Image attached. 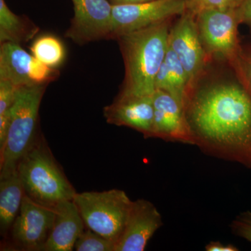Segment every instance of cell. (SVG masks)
Instances as JSON below:
<instances>
[{
	"label": "cell",
	"mask_w": 251,
	"mask_h": 251,
	"mask_svg": "<svg viewBox=\"0 0 251 251\" xmlns=\"http://www.w3.org/2000/svg\"><path fill=\"white\" fill-rule=\"evenodd\" d=\"M164 62L171 82L170 94L184 107L188 87H189L187 75L181 61L169 46L167 50Z\"/></svg>",
	"instance_id": "d6986e66"
},
{
	"label": "cell",
	"mask_w": 251,
	"mask_h": 251,
	"mask_svg": "<svg viewBox=\"0 0 251 251\" xmlns=\"http://www.w3.org/2000/svg\"><path fill=\"white\" fill-rule=\"evenodd\" d=\"M48 85L23 86L18 88L11 112L9 128L0 149V178L17 171L23 157L39 137V112Z\"/></svg>",
	"instance_id": "277c9868"
},
{
	"label": "cell",
	"mask_w": 251,
	"mask_h": 251,
	"mask_svg": "<svg viewBox=\"0 0 251 251\" xmlns=\"http://www.w3.org/2000/svg\"><path fill=\"white\" fill-rule=\"evenodd\" d=\"M7 80H0V149L2 148L9 128L10 112L16 99L18 88Z\"/></svg>",
	"instance_id": "ffe728a7"
},
{
	"label": "cell",
	"mask_w": 251,
	"mask_h": 251,
	"mask_svg": "<svg viewBox=\"0 0 251 251\" xmlns=\"http://www.w3.org/2000/svg\"><path fill=\"white\" fill-rule=\"evenodd\" d=\"M237 9H202L197 11L201 40L211 53L227 57L235 52L239 23Z\"/></svg>",
	"instance_id": "30bf717a"
},
{
	"label": "cell",
	"mask_w": 251,
	"mask_h": 251,
	"mask_svg": "<svg viewBox=\"0 0 251 251\" xmlns=\"http://www.w3.org/2000/svg\"><path fill=\"white\" fill-rule=\"evenodd\" d=\"M86 227L117 244L133 201L122 190L76 193L74 199Z\"/></svg>",
	"instance_id": "5b68a950"
},
{
	"label": "cell",
	"mask_w": 251,
	"mask_h": 251,
	"mask_svg": "<svg viewBox=\"0 0 251 251\" xmlns=\"http://www.w3.org/2000/svg\"><path fill=\"white\" fill-rule=\"evenodd\" d=\"M55 218L44 251H72L77 238L85 229L78 208L72 201L54 206Z\"/></svg>",
	"instance_id": "9a60e30c"
},
{
	"label": "cell",
	"mask_w": 251,
	"mask_h": 251,
	"mask_svg": "<svg viewBox=\"0 0 251 251\" xmlns=\"http://www.w3.org/2000/svg\"><path fill=\"white\" fill-rule=\"evenodd\" d=\"M163 225L161 214L154 204L145 199L133 201L115 251H145L150 239Z\"/></svg>",
	"instance_id": "7c38bea8"
},
{
	"label": "cell",
	"mask_w": 251,
	"mask_h": 251,
	"mask_svg": "<svg viewBox=\"0 0 251 251\" xmlns=\"http://www.w3.org/2000/svg\"><path fill=\"white\" fill-rule=\"evenodd\" d=\"M55 218L54 207L42 205L25 193L22 204L9 231L14 249L44 251Z\"/></svg>",
	"instance_id": "52a82bcc"
},
{
	"label": "cell",
	"mask_w": 251,
	"mask_h": 251,
	"mask_svg": "<svg viewBox=\"0 0 251 251\" xmlns=\"http://www.w3.org/2000/svg\"><path fill=\"white\" fill-rule=\"evenodd\" d=\"M111 39L133 31L166 22L182 15L189 0H153L137 4H112Z\"/></svg>",
	"instance_id": "8992f818"
},
{
	"label": "cell",
	"mask_w": 251,
	"mask_h": 251,
	"mask_svg": "<svg viewBox=\"0 0 251 251\" xmlns=\"http://www.w3.org/2000/svg\"><path fill=\"white\" fill-rule=\"evenodd\" d=\"M247 73L248 75H249V80H250V83L251 85V59L250 62H249V64H248ZM250 95L251 96V94H250Z\"/></svg>",
	"instance_id": "4316f807"
},
{
	"label": "cell",
	"mask_w": 251,
	"mask_h": 251,
	"mask_svg": "<svg viewBox=\"0 0 251 251\" xmlns=\"http://www.w3.org/2000/svg\"><path fill=\"white\" fill-rule=\"evenodd\" d=\"M17 171L25 194L42 205L54 207L63 201H72L76 195L41 133Z\"/></svg>",
	"instance_id": "3957f363"
},
{
	"label": "cell",
	"mask_w": 251,
	"mask_h": 251,
	"mask_svg": "<svg viewBox=\"0 0 251 251\" xmlns=\"http://www.w3.org/2000/svg\"><path fill=\"white\" fill-rule=\"evenodd\" d=\"M237 13L239 23H251V0H244Z\"/></svg>",
	"instance_id": "cb8c5ba5"
},
{
	"label": "cell",
	"mask_w": 251,
	"mask_h": 251,
	"mask_svg": "<svg viewBox=\"0 0 251 251\" xmlns=\"http://www.w3.org/2000/svg\"><path fill=\"white\" fill-rule=\"evenodd\" d=\"M153 112L152 96L117 97L103 108V116L108 124L133 128L145 138H153Z\"/></svg>",
	"instance_id": "5bb4252c"
},
{
	"label": "cell",
	"mask_w": 251,
	"mask_h": 251,
	"mask_svg": "<svg viewBox=\"0 0 251 251\" xmlns=\"http://www.w3.org/2000/svg\"><path fill=\"white\" fill-rule=\"evenodd\" d=\"M186 11L170 31L168 46L181 61L190 85L202 69L204 50L198 25Z\"/></svg>",
	"instance_id": "4fadbf2b"
},
{
	"label": "cell",
	"mask_w": 251,
	"mask_h": 251,
	"mask_svg": "<svg viewBox=\"0 0 251 251\" xmlns=\"http://www.w3.org/2000/svg\"><path fill=\"white\" fill-rule=\"evenodd\" d=\"M153 138L193 145L184 107L168 92L156 90L152 95Z\"/></svg>",
	"instance_id": "8fae6325"
},
{
	"label": "cell",
	"mask_w": 251,
	"mask_h": 251,
	"mask_svg": "<svg viewBox=\"0 0 251 251\" xmlns=\"http://www.w3.org/2000/svg\"><path fill=\"white\" fill-rule=\"evenodd\" d=\"M244 0H189V8L198 11L202 9H237Z\"/></svg>",
	"instance_id": "603a6c76"
},
{
	"label": "cell",
	"mask_w": 251,
	"mask_h": 251,
	"mask_svg": "<svg viewBox=\"0 0 251 251\" xmlns=\"http://www.w3.org/2000/svg\"><path fill=\"white\" fill-rule=\"evenodd\" d=\"M229 227L234 235L251 243V211H244L236 216Z\"/></svg>",
	"instance_id": "7402d4cb"
},
{
	"label": "cell",
	"mask_w": 251,
	"mask_h": 251,
	"mask_svg": "<svg viewBox=\"0 0 251 251\" xmlns=\"http://www.w3.org/2000/svg\"><path fill=\"white\" fill-rule=\"evenodd\" d=\"M39 27L26 16L11 11L5 0H0V43L21 44L34 39Z\"/></svg>",
	"instance_id": "e0dca14e"
},
{
	"label": "cell",
	"mask_w": 251,
	"mask_h": 251,
	"mask_svg": "<svg viewBox=\"0 0 251 251\" xmlns=\"http://www.w3.org/2000/svg\"><path fill=\"white\" fill-rule=\"evenodd\" d=\"M115 242L87 228L77 238L74 246L76 251H115Z\"/></svg>",
	"instance_id": "44dd1931"
},
{
	"label": "cell",
	"mask_w": 251,
	"mask_h": 251,
	"mask_svg": "<svg viewBox=\"0 0 251 251\" xmlns=\"http://www.w3.org/2000/svg\"><path fill=\"white\" fill-rule=\"evenodd\" d=\"M24 195L18 171L0 178V232L3 237L9 233L21 209Z\"/></svg>",
	"instance_id": "2e32d148"
},
{
	"label": "cell",
	"mask_w": 251,
	"mask_h": 251,
	"mask_svg": "<svg viewBox=\"0 0 251 251\" xmlns=\"http://www.w3.org/2000/svg\"><path fill=\"white\" fill-rule=\"evenodd\" d=\"M206 251H238L239 249L232 244H224L219 241H214L206 244L205 247Z\"/></svg>",
	"instance_id": "d4e9b609"
},
{
	"label": "cell",
	"mask_w": 251,
	"mask_h": 251,
	"mask_svg": "<svg viewBox=\"0 0 251 251\" xmlns=\"http://www.w3.org/2000/svg\"><path fill=\"white\" fill-rule=\"evenodd\" d=\"M57 69L51 68L28 53L21 44L6 42L0 47V80L18 87L48 85L59 77Z\"/></svg>",
	"instance_id": "ba28073f"
},
{
	"label": "cell",
	"mask_w": 251,
	"mask_h": 251,
	"mask_svg": "<svg viewBox=\"0 0 251 251\" xmlns=\"http://www.w3.org/2000/svg\"><path fill=\"white\" fill-rule=\"evenodd\" d=\"M112 4H137V3L147 2L153 0H109Z\"/></svg>",
	"instance_id": "484cf974"
},
{
	"label": "cell",
	"mask_w": 251,
	"mask_h": 251,
	"mask_svg": "<svg viewBox=\"0 0 251 251\" xmlns=\"http://www.w3.org/2000/svg\"><path fill=\"white\" fill-rule=\"evenodd\" d=\"M31 54L41 62L56 69L65 58V50L60 40L55 36H40L31 47Z\"/></svg>",
	"instance_id": "ac0fdd59"
},
{
	"label": "cell",
	"mask_w": 251,
	"mask_h": 251,
	"mask_svg": "<svg viewBox=\"0 0 251 251\" xmlns=\"http://www.w3.org/2000/svg\"><path fill=\"white\" fill-rule=\"evenodd\" d=\"M184 112L193 145L205 154L251 168V96L219 82L188 91Z\"/></svg>",
	"instance_id": "6da1fadb"
},
{
	"label": "cell",
	"mask_w": 251,
	"mask_h": 251,
	"mask_svg": "<svg viewBox=\"0 0 251 251\" xmlns=\"http://www.w3.org/2000/svg\"><path fill=\"white\" fill-rule=\"evenodd\" d=\"M74 16L65 36L80 46L111 39L112 5L109 0H72Z\"/></svg>",
	"instance_id": "9c48e42d"
},
{
	"label": "cell",
	"mask_w": 251,
	"mask_h": 251,
	"mask_svg": "<svg viewBox=\"0 0 251 251\" xmlns=\"http://www.w3.org/2000/svg\"><path fill=\"white\" fill-rule=\"evenodd\" d=\"M169 33L166 21L117 38L125 64V82L118 97L153 95L156 74L168 50Z\"/></svg>",
	"instance_id": "7a4b0ae2"
}]
</instances>
